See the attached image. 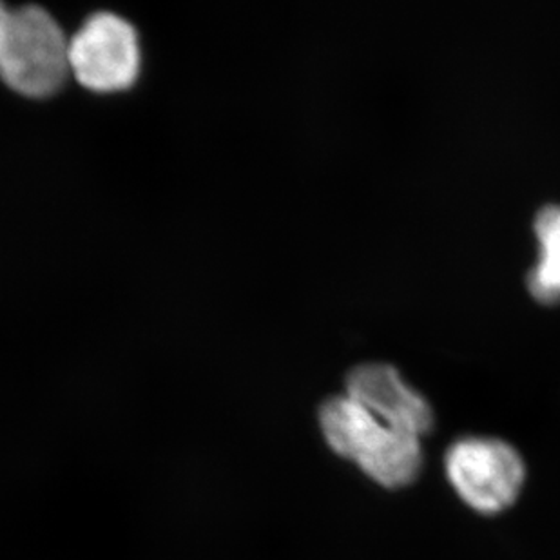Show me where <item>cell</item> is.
Here are the masks:
<instances>
[{
	"label": "cell",
	"instance_id": "6da1fadb",
	"mask_svg": "<svg viewBox=\"0 0 560 560\" xmlns=\"http://www.w3.org/2000/svg\"><path fill=\"white\" fill-rule=\"evenodd\" d=\"M319 429L332 452L380 487H408L423 468L421 438L385 423L347 394L323 402Z\"/></svg>",
	"mask_w": 560,
	"mask_h": 560
},
{
	"label": "cell",
	"instance_id": "8992f818",
	"mask_svg": "<svg viewBox=\"0 0 560 560\" xmlns=\"http://www.w3.org/2000/svg\"><path fill=\"white\" fill-rule=\"evenodd\" d=\"M535 234L539 238L540 254L534 269L529 270V291L540 302H560V206L551 203L537 212Z\"/></svg>",
	"mask_w": 560,
	"mask_h": 560
},
{
	"label": "cell",
	"instance_id": "52a82bcc",
	"mask_svg": "<svg viewBox=\"0 0 560 560\" xmlns=\"http://www.w3.org/2000/svg\"><path fill=\"white\" fill-rule=\"evenodd\" d=\"M11 11L5 10L4 4H0V46H2V40H4L5 27H8V22H10Z\"/></svg>",
	"mask_w": 560,
	"mask_h": 560
},
{
	"label": "cell",
	"instance_id": "277c9868",
	"mask_svg": "<svg viewBox=\"0 0 560 560\" xmlns=\"http://www.w3.org/2000/svg\"><path fill=\"white\" fill-rule=\"evenodd\" d=\"M140 66L137 30L115 13H95L69 40V68L88 90H127L138 79Z\"/></svg>",
	"mask_w": 560,
	"mask_h": 560
},
{
	"label": "cell",
	"instance_id": "5b68a950",
	"mask_svg": "<svg viewBox=\"0 0 560 560\" xmlns=\"http://www.w3.org/2000/svg\"><path fill=\"white\" fill-rule=\"evenodd\" d=\"M347 396L408 434L423 438L434 427V410L427 397L388 363H363L352 369L347 375Z\"/></svg>",
	"mask_w": 560,
	"mask_h": 560
},
{
	"label": "cell",
	"instance_id": "7a4b0ae2",
	"mask_svg": "<svg viewBox=\"0 0 560 560\" xmlns=\"http://www.w3.org/2000/svg\"><path fill=\"white\" fill-rule=\"evenodd\" d=\"M71 73L69 40L48 11L27 5L11 11L0 46V79L32 98L54 95Z\"/></svg>",
	"mask_w": 560,
	"mask_h": 560
},
{
	"label": "cell",
	"instance_id": "3957f363",
	"mask_svg": "<svg viewBox=\"0 0 560 560\" xmlns=\"http://www.w3.org/2000/svg\"><path fill=\"white\" fill-rule=\"evenodd\" d=\"M444 471L457 498L481 515H498L513 506L526 482V463L518 450L485 435L450 444Z\"/></svg>",
	"mask_w": 560,
	"mask_h": 560
}]
</instances>
